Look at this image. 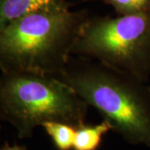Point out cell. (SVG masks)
<instances>
[{
	"label": "cell",
	"instance_id": "10",
	"mask_svg": "<svg viewBox=\"0 0 150 150\" xmlns=\"http://www.w3.org/2000/svg\"><path fill=\"white\" fill-rule=\"evenodd\" d=\"M149 87H150V81H149Z\"/></svg>",
	"mask_w": 150,
	"mask_h": 150
},
{
	"label": "cell",
	"instance_id": "3",
	"mask_svg": "<svg viewBox=\"0 0 150 150\" xmlns=\"http://www.w3.org/2000/svg\"><path fill=\"white\" fill-rule=\"evenodd\" d=\"M88 105L55 76L29 72L2 73L0 118L10 123L18 139L31 138L46 122L74 128L85 124Z\"/></svg>",
	"mask_w": 150,
	"mask_h": 150
},
{
	"label": "cell",
	"instance_id": "9",
	"mask_svg": "<svg viewBox=\"0 0 150 150\" xmlns=\"http://www.w3.org/2000/svg\"><path fill=\"white\" fill-rule=\"evenodd\" d=\"M0 150H27V148L25 146H21L17 144L11 145L6 142L5 144L1 147Z\"/></svg>",
	"mask_w": 150,
	"mask_h": 150
},
{
	"label": "cell",
	"instance_id": "4",
	"mask_svg": "<svg viewBox=\"0 0 150 150\" xmlns=\"http://www.w3.org/2000/svg\"><path fill=\"white\" fill-rule=\"evenodd\" d=\"M72 56L96 61L149 83L150 11L87 19Z\"/></svg>",
	"mask_w": 150,
	"mask_h": 150
},
{
	"label": "cell",
	"instance_id": "8",
	"mask_svg": "<svg viewBox=\"0 0 150 150\" xmlns=\"http://www.w3.org/2000/svg\"><path fill=\"white\" fill-rule=\"evenodd\" d=\"M114 8L119 15L150 11V0H103Z\"/></svg>",
	"mask_w": 150,
	"mask_h": 150
},
{
	"label": "cell",
	"instance_id": "2",
	"mask_svg": "<svg viewBox=\"0 0 150 150\" xmlns=\"http://www.w3.org/2000/svg\"><path fill=\"white\" fill-rule=\"evenodd\" d=\"M87 20L69 7L28 14L0 28L2 73L29 72L58 76Z\"/></svg>",
	"mask_w": 150,
	"mask_h": 150
},
{
	"label": "cell",
	"instance_id": "7",
	"mask_svg": "<svg viewBox=\"0 0 150 150\" xmlns=\"http://www.w3.org/2000/svg\"><path fill=\"white\" fill-rule=\"evenodd\" d=\"M42 127L52 139L57 149L73 150L76 128L60 122H46Z\"/></svg>",
	"mask_w": 150,
	"mask_h": 150
},
{
	"label": "cell",
	"instance_id": "5",
	"mask_svg": "<svg viewBox=\"0 0 150 150\" xmlns=\"http://www.w3.org/2000/svg\"><path fill=\"white\" fill-rule=\"evenodd\" d=\"M67 7L65 0H0V28L28 14Z\"/></svg>",
	"mask_w": 150,
	"mask_h": 150
},
{
	"label": "cell",
	"instance_id": "1",
	"mask_svg": "<svg viewBox=\"0 0 150 150\" xmlns=\"http://www.w3.org/2000/svg\"><path fill=\"white\" fill-rule=\"evenodd\" d=\"M70 86L133 145L150 149V87L134 76L90 59H70L55 76Z\"/></svg>",
	"mask_w": 150,
	"mask_h": 150
},
{
	"label": "cell",
	"instance_id": "6",
	"mask_svg": "<svg viewBox=\"0 0 150 150\" xmlns=\"http://www.w3.org/2000/svg\"><path fill=\"white\" fill-rule=\"evenodd\" d=\"M112 130L111 125L104 119L94 125H82L76 129L73 150H97L103 137Z\"/></svg>",
	"mask_w": 150,
	"mask_h": 150
}]
</instances>
